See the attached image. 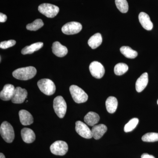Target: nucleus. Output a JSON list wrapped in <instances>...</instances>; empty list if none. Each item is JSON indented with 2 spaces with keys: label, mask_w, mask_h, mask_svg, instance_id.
Returning <instances> with one entry per match:
<instances>
[{
  "label": "nucleus",
  "mask_w": 158,
  "mask_h": 158,
  "mask_svg": "<svg viewBox=\"0 0 158 158\" xmlns=\"http://www.w3.org/2000/svg\"><path fill=\"white\" fill-rule=\"evenodd\" d=\"M37 73V70L33 66H28L18 69L13 71L12 75L15 78L27 81L33 78Z\"/></svg>",
  "instance_id": "obj_1"
},
{
  "label": "nucleus",
  "mask_w": 158,
  "mask_h": 158,
  "mask_svg": "<svg viewBox=\"0 0 158 158\" xmlns=\"http://www.w3.org/2000/svg\"><path fill=\"white\" fill-rule=\"evenodd\" d=\"M0 133L2 138L7 143H11L14 140V129L12 126L8 122H4L1 124Z\"/></svg>",
  "instance_id": "obj_2"
},
{
  "label": "nucleus",
  "mask_w": 158,
  "mask_h": 158,
  "mask_svg": "<svg viewBox=\"0 0 158 158\" xmlns=\"http://www.w3.org/2000/svg\"><path fill=\"white\" fill-rule=\"evenodd\" d=\"M69 91L72 97L77 103H82L88 100V94L78 86L75 85H71L69 88Z\"/></svg>",
  "instance_id": "obj_3"
},
{
  "label": "nucleus",
  "mask_w": 158,
  "mask_h": 158,
  "mask_svg": "<svg viewBox=\"0 0 158 158\" xmlns=\"http://www.w3.org/2000/svg\"><path fill=\"white\" fill-rule=\"evenodd\" d=\"M37 86L40 91L46 95H52L56 91V85L50 79H43L39 80L37 82Z\"/></svg>",
  "instance_id": "obj_4"
},
{
  "label": "nucleus",
  "mask_w": 158,
  "mask_h": 158,
  "mask_svg": "<svg viewBox=\"0 0 158 158\" xmlns=\"http://www.w3.org/2000/svg\"><path fill=\"white\" fill-rule=\"evenodd\" d=\"M53 108L54 111L58 117L60 118L64 117L67 110V105L62 96H58L54 99Z\"/></svg>",
  "instance_id": "obj_5"
},
{
  "label": "nucleus",
  "mask_w": 158,
  "mask_h": 158,
  "mask_svg": "<svg viewBox=\"0 0 158 158\" xmlns=\"http://www.w3.org/2000/svg\"><path fill=\"white\" fill-rule=\"evenodd\" d=\"M38 11L41 14L48 18L55 17L59 13V9L58 6L48 4L44 3L40 5L38 8Z\"/></svg>",
  "instance_id": "obj_6"
},
{
  "label": "nucleus",
  "mask_w": 158,
  "mask_h": 158,
  "mask_svg": "<svg viewBox=\"0 0 158 158\" xmlns=\"http://www.w3.org/2000/svg\"><path fill=\"white\" fill-rule=\"evenodd\" d=\"M51 152L55 155L64 156L68 150V146L65 141H55L50 146Z\"/></svg>",
  "instance_id": "obj_7"
},
{
  "label": "nucleus",
  "mask_w": 158,
  "mask_h": 158,
  "mask_svg": "<svg viewBox=\"0 0 158 158\" xmlns=\"http://www.w3.org/2000/svg\"><path fill=\"white\" fill-rule=\"evenodd\" d=\"M82 29V25L77 22H71L65 24L62 28V33L66 35L78 34Z\"/></svg>",
  "instance_id": "obj_8"
},
{
  "label": "nucleus",
  "mask_w": 158,
  "mask_h": 158,
  "mask_svg": "<svg viewBox=\"0 0 158 158\" xmlns=\"http://www.w3.org/2000/svg\"><path fill=\"white\" fill-rule=\"evenodd\" d=\"M89 70L92 76L97 79H101L104 75V67L101 63L94 61L89 65Z\"/></svg>",
  "instance_id": "obj_9"
},
{
  "label": "nucleus",
  "mask_w": 158,
  "mask_h": 158,
  "mask_svg": "<svg viewBox=\"0 0 158 158\" xmlns=\"http://www.w3.org/2000/svg\"><path fill=\"white\" fill-rule=\"evenodd\" d=\"M75 130L77 134L83 138L90 139L93 137L91 130L81 121H77L76 122Z\"/></svg>",
  "instance_id": "obj_10"
},
{
  "label": "nucleus",
  "mask_w": 158,
  "mask_h": 158,
  "mask_svg": "<svg viewBox=\"0 0 158 158\" xmlns=\"http://www.w3.org/2000/svg\"><path fill=\"white\" fill-rule=\"evenodd\" d=\"M27 96V92L25 89L18 87L15 88L11 102L14 103H22Z\"/></svg>",
  "instance_id": "obj_11"
},
{
  "label": "nucleus",
  "mask_w": 158,
  "mask_h": 158,
  "mask_svg": "<svg viewBox=\"0 0 158 158\" xmlns=\"http://www.w3.org/2000/svg\"><path fill=\"white\" fill-rule=\"evenodd\" d=\"M15 89L14 86L11 84L5 85L0 93L1 99L6 101L11 100L14 95Z\"/></svg>",
  "instance_id": "obj_12"
},
{
  "label": "nucleus",
  "mask_w": 158,
  "mask_h": 158,
  "mask_svg": "<svg viewBox=\"0 0 158 158\" xmlns=\"http://www.w3.org/2000/svg\"><path fill=\"white\" fill-rule=\"evenodd\" d=\"M139 22L142 27L147 31H151L153 25L151 21L149 15L144 12H141L138 16Z\"/></svg>",
  "instance_id": "obj_13"
},
{
  "label": "nucleus",
  "mask_w": 158,
  "mask_h": 158,
  "mask_svg": "<svg viewBox=\"0 0 158 158\" xmlns=\"http://www.w3.org/2000/svg\"><path fill=\"white\" fill-rule=\"evenodd\" d=\"M52 51L56 56L59 57H64L68 53L67 48L62 45L58 41L53 43L52 46Z\"/></svg>",
  "instance_id": "obj_14"
},
{
  "label": "nucleus",
  "mask_w": 158,
  "mask_h": 158,
  "mask_svg": "<svg viewBox=\"0 0 158 158\" xmlns=\"http://www.w3.org/2000/svg\"><path fill=\"white\" fill-rule=\"evenodd\" d=\"M20 121L23 125H30L34 122L33 116L28 111L26 110H21L19 111Z\"/></svg>",
  "instance_id": "obj_15"
},
{
  "label": "nucleus",
  "mask_w": 158,
  "mask_h": 158,
  "mask_svg": "<svg viewBox=\"0 0 158 158\" xmlns=\"http://www.w3.org/2000/svg\"><path fill=\"white\" fill-rule=\"evenodd\" d=\"M107 131V127L104 124H100L93 127L91 132L94 139L98 140L102 138Z\"/></svg>",
  "instance_id": "obj_16"
},
{
  "label": "nucleus",
  "mask_w": 158,
  "mask_h": 158,
  "mask_svg": "<svg viewBox=\"0 0 158 158\" xmlns=\"http://www.w3.org/2000/svg\"><path fill=\"white\" fill-rule=\"evenodd\" d=\"M148 78L147 73H144L138 78L136 82V90L137 92H141L146 88L148 84Z\"/></svg>",
  "instance_id": "obj_17"
},
{
  "label": "nucleus",
  "mask_w": 158,
  "mask_h": 158,
  "mask_svg": "<svg viewBox=\"0 0 158 158\" xmlns=\"http://www.w3.org/2000/svg\"><path fill=\"white\" fill-rule=\"evenodd\" d=\"M23 141L27 143H31L35 141L36 136L33 130L28 128H24L21 131Z\"/></svg>",
  "instance_id": "obj_18"
},
{
  "label": "nucleus",
  "mask_w": 158,
  "mask_h": 158,
  "mask_svg": "<svg viewBox=\"0 0 158 158\" xmlns=\"http://www.w3.org/2000/svg\"><path fill=\"white\" fill-rule=\"evenodd\" d=\"M100 120V116L96 113L90 112L85 116L84 118L85 122L90 126H94Z\"/></svg>",
  "instance_id": "obj_19"
},
{
  "label": "nucleus",
  "mask_w": 158,
  "mask_h": 158,
  "mask_svg": "<svg viewBox=\"0 0 158 158\" xmlns=\"http://www.w3.org/2000/svg\"><path fill=\"white\" fill-rule=\"evenodd\" d=\"M106 110L109 113H115L118 106L117 99L114 97H109L106 101Z\"/></svg>",
  "instance_id": "obj_20"
},
{
  "label": "nucleus",
  "mask_w": 158,
  "mask_h": 158,
  "mask_svg": "<svg viewBox=\"0 0 158 158\" xmlns=\"http://www.w3.org/2000/svg\"><path fill=\"white\" fill-rule=\"evenodd\" d=\"M102 42L101 34L100 33H96L90 37L88 41L89 46L93 49L97 48L102 44Z\"/></svg>",
  "instance_id": "obj_21"
},
{
  "label": "nucleus",
  "mask_w": 158,
  "mask_h": 158,
  "mask_svg": "<svg viewBox=\"0 0 158 158\" xmlns=\"http://www.w3.org/2000/svg\"><path fill=\"white\" fill-rule=\"evenodd\" d=\"M44 44L42 42H37L31 45L26 46L22 50L21 53L23 55H27V54H31L33 53L34 52L39 50L40 48H42Z\"/></svg>",
  "instance_id": "obj_22"
},
{
  "label": "nucleus",
  "mask_w": 158,
  "mask_h": 158,
  "mask_svg": "<svg viewBox=\"0 0 158 158\" xmlns=\"http://www.w3.org/2000/svg\"><path fill=\"white\" fill-rule=\"evenodd\" d=\"M122 54L126 58L134 59L138 56V53L136 51L134 50L129 46H123L120 49Z\"/></svg>",
  "instance_id": "obj_23"
},
{
  "label": "nucleus",
  "mask_w": 158,
  "mask_h": 158,
  "mask_svg": "<svg viewBox=\"0 0 158 158\" xmlns=\"http://www.w3.org/2000/svg\"><path fill=\"white\" fill-rule=\"evenodd\" d=\"M128 68V66L125 63H119L115 65L114 73L116 75H122L127 71Z\"/></svg>",
  "instance_id": "obj_24"
},
{
  "label": "nucleus",
  "mask_w": 158,
  "mask_h": 158,
  "mask_svg": "<svg viewBox=\"0 0 158 158\" xmlns=\"http://www.w3.org/2000/svg\"><path fill=\"white\" fill-rule=\"evenodd\" d=\"M44 25L42 20L37 19L33 23L28 24L26 27L28 30L31 31H36L42 27Z\"/></svg>",
  "instance_id": "obj_25"
},
{
  "label": "nucleus",
  "mask_w": 158,
  "mask_h": 158,
  "mask_svg": "<svg viewBox=\"0 0 158 158\" xmlns=\"http://www.w3.org/2000/svg\"><path fill=\"white\" fill-rule=\"evenodd\" d=\"M117 9L122 13H126L128 11L129 6L127 0H115Z\"/></svg>",
  "instance_id": "obj_26"
},
{
  "label": "nucleus",
  "mask_w": 158,
  "mask_h": 158,
  "mask_svg": "<svg viewBox=\"0 0 158 158\" xmlns=\"http://www.w3.org/2000/svg\"><path fill=\"white\" fill-rule=\"evenodd\" d=\"M139 122V119L137 118H132L125 125L124 131L127 133L132 131L137 126Z\"/></svg>",
  "instance_id": "obj_27"
},
{
  "label": "nucleus",
  "mask_w": 158,
  "mask_h": 158,
  "mask_svg": "<svg viewBox=\"0 0 158 158\" xmlns=\"http://www.w3.org/2000/svg\"><path fill=\"white\" fill-rule=\"evenodd\" d=\"M141 139L144 142H152L158 141V133H146L142 136Z\"/></svg>",
  "instance_id": "obj_28"
},
{
  "label": "nucleus",
  "mask_w": 158,
  "mask_h": 158,
  "mask_svg": "<svg viewBox=\"0 0 158 158\" xmlns=\"http://www.w3.org/2000/svg\"><path fill=\"white\" fill-rule=\"evenodd\" d=\"M15 44H16V41L13 40H11L8 41H3L0 43V48L3 49H6L13 46L15 45Z\"/></svg>",
  "instance_id": "obj_29"
},
{
  "label": "nucleus",
  "mask_w": 158,
  "mask_h": 158,
  "mask_svg": "<svg viewBox=\"0 0 158 158\" xmlns=\"http://www.w3.org/2000/svg\"><path fill=\"white\" fill-rule=\"evenodd\" d=\"M7 17L6 15L2 13H0V22L1 23L6 22L7 20Z\"/></svg>",
  "instance_id": "obj_30"
},
{
  "label": "nucleus",
  "mask_w": 158,
  "mask_h": 158,
  "mask_svg": "<svg viewBox=\"0 0 158 158\" xmlns=\"http://www.w3.org/2000/svg\"><path fill=\"white\" fill-rule=\"evenodd\" d=\"M141 158H155L152 155L148 154L147 153H144L141 156Z\"/></svg>",
  "instance_id": "obj_31"
},
{
  "label": "nucleus",
  "mask_w": 158,
  "mask_h": 158,
  "mask_svg": "<svg viewBox=\"0 0 158 158\" xmlns=\"http://www.w3.org/2000/svg\"><path fill=\"white\" fill-rule=\"evenodd\" d=\"M0 158H6V157L3 153H0Z\"/></svg>",
  "instance_id": "obj_32"
},
{
  "label": "nucleus",
  "mask_w": 158,
  "mask_h": 158,
  "mask_svg": "<svg viewBox=\"0 0 158 158\" xmlns=\"http://www.w3.org/2000/svg\"><path fill=\"white\" fill-rule=\"evenodd\" d=\"M157 104H158V100H157Z\"/></svg>",
  "instance_id": "obj_33"
}]
</instances>
